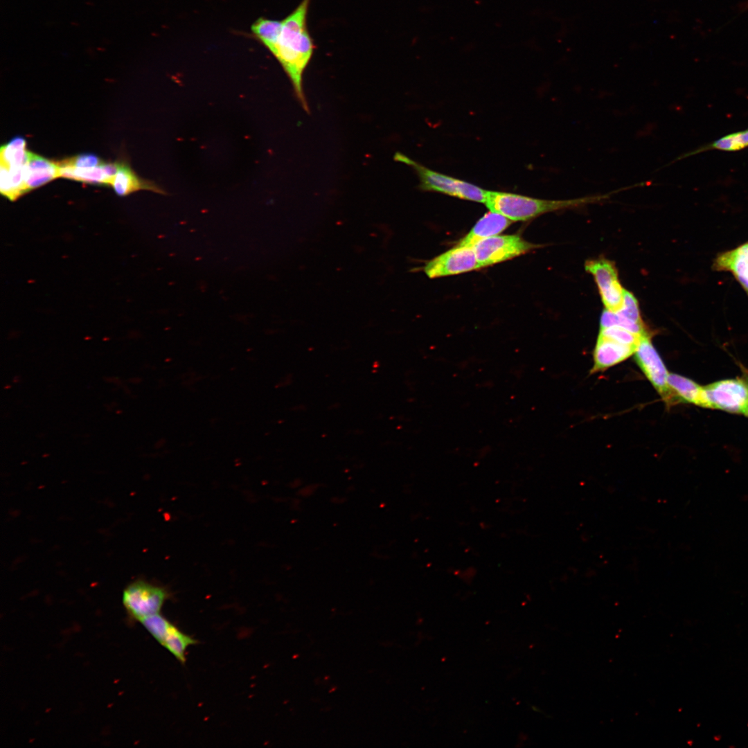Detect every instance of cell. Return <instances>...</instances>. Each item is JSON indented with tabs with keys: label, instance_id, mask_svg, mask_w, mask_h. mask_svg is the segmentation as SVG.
<instances>
[{
	"label": "cell",
	"instance_id": "obj_1",
	"mask_svg": "<svg viewBox=\"0 0 748 748\" xmlns=\"http://www.w3.org/2000/svg\"><path fill=\"white\" fill-rule=\"evenodd\" d=\"M310 2L311 0H302L281 20L276 44L270 52L280 64L301 106L308 112L309 108L303 89V75L315 48L307 25Z\"/></svg>",
	"mask_w": 748,
	"mask_h": 748
},
{
	"label": "cell",
	"instance_id": "obj_2",
	"mask_svg": "<svg viewBox=\"0 0 748 748\" xmlns=\"http://www.w3.org/2000/svg\"><path fill=\"white\" fill-rule=\"evenodd\" d=\"M615 192L571 199L551 200L487 190L485 204L490 211L500 213L513 222L527 221L546 213L597 203L608 199Z\"/></svg>",
	"mask_w": 748,
	"mask_h": 748
},
{
	"label": "cell",
	"instance_id": "obj_3",
	"mask_svg": "<svg viewBox=\"0 0 748 748\" xmlns=\"http://www.w3.org/2000/svg\"><path fill=\"white\" fill-rule=\"evenodd\" d=\"M394 159L411 166L414 170L419 178V187L422 190L437 192L461 199L485 204L487 190L466 181L431 170L400 152L395 153Z\"/></svg>",
	"mask_w": 748,
	"mask_h": 748
},
{
	"label": "cell",
	"instance_id": "obj_4",
	"mask_svg": "<svg viewBox=\"0 0 748 748\" xmlns=\"http://www.w3.org/2000/svg\"><path fill=\"white\" fill-rule=\"evenodd\" d=\"M541 247L519 235H497L479 240L472 246L480 268L512 259Z\"/></svg>",
	"mask_w": 748,
	"mask_h": 748
},
{
	"label": "cell",
	"instance_id": "obj_5",
	"mask_svg": "<svg viewBox=\"0 0 748 748\" xmlns=\"http://www.w3.org/2000/svg\"><path fill=\"white\" fill-rule=\"evenodd\" d=\"M636 364L667 406L675 404L668 384L669 373L652 344L650 335L641 337L634 352Z\"/></svg>",
	"mask_w": 748,
	"mask_h": 748
},
{
	"label": "cell",
	"instance_id": "obj_6",
	"mask_svg": "<svg viewBox=\"0 0 748 748\" xmlns=\"http://www.w3.org/2000/svg\"><path fill=\"white\" fill-rule=\"evenodd\" d=\"M168 596L165 589L144 581L128 585L123 591V603L128 614L134 620L159 614Z\"/></svg>",
	"mask_w": 748,
	"mask_h": 748
},
{
	"label": "cell",
	"instance_id": "obj_7",
	"mask_svg": "<svg viewBox=\"0 0 748 748\" xmlns=\"http://www.w3.org/2000/svg\"><path fill=\"white\" fill-rule=\"evenodd\" d=\"M708 408L745 414L748 408V380L727 379L704 386Z\"/></svg>",
	"mask_w": 748,
	"mask_h": 748
},
{
	"label": "cell",
	"instance_id": "obj_8",
	"mask_svg": "<svg viewBox=\"0 0 748 748\" xmlns=\"http://www.w3.org/2000/svg\"><path fill=\"white\" fill-rule=\"evenodd\" d=\"M585 268L593 276L605 308L618 311L623 303L624 289L615 264L606 258H598L587 260Z\"/></svg>",
	"mask_w": 748,
	"mask_h": 748
},
{
	"label": "cell",
	"instance_id": "obj_9",
	"mask_svg": "<svg viewBox=\"0 0 748 748\" xmlns=\"http://www.w3.org/2000/svg\"><path fill=\"white\" fill-rule=\"evenodd\" d=\"M479 268L480 266L472 247L456 245L428 261L422 269L427 277L435 278L465 273Z\"/></svg>",
	"mask_w": 748,
	"mask_h": 748
},
{
	"label": "cell",
	"instance_id": "obj_10",
	"mask_svg": "<svg viewBox=\"0 0 748 748\" xmlns=\"http://www.w3.org/2000/svg\"><path fill=\"white\" fill-rule=\"evenodd\" d=\"M636 348L599 335L594 350L591 373L604 371L634 354Z\"/></svg>",
	"mask_w": 748,
	"mask_h": 748
},
{
	"label": "cell",
	"instance_id": "obj_11",
	"mask_svg": "<svg viewBox=\"0 0 748 748\" xmlns=\"http://www.w3.org/2000/svg\"><path fill=\"white\" fill-rule=\"evenodd\" d=\"M712 267L718 271L731 273L748 296V241L718 254Z\"/></svg>",
	"mask_w": 748,
	"mask_h": 748
},
{
	"label": "cell",
	"instance_id": "obj_12",
	"mask_svg": "<svg viewBox=\"0 0 748 748\" xmlns=\"http://www.w3.org/2000/svg\"><path fill=\"white\" fill-rule=\"evenodd\" d=\"M57 177H60L57 161H50L30 152L24 172L26 193L40 187Z\"/></svg>",
	"mask_w": 748,
	"mask_h": 748
},
{
	"label": "cell",
	"instance_id": "obj_13",
	"mask_svg": "<svg viewBox=\"0 0 748 748\" xmlns=\"http://www.w3.org/2000/svg\"><path fill=\"white\" fill-rule=\"evenodd\" d=\"M513 222L500 213L490 211L477 221L456 245L472 247L479 240L499 235Z\"/></svg>",
	"mask_w": 748,
	"mask_h": 748
},
{
	"label": "cell",
	"instance_id": "obj_14",
	"mask_svg": "<svg viewBox=\"0 0 748 748\" xmlns=\"http://www.w3.org/2000/svg\"><path fill=\"white\" fill-rule=\"evenodd\" d=\"M668 384L675 404L691 403L708 408L704 386L682 375L669 373Z\"/></svg>",
	"mask_w": 748,
	"mask_h": 748
},
{
	"label": "cell",
	"instance_id": "obj_15",
	"mask_svg": "<svg viewBox=\"0 0 748 748\" xmlns=\"http://www.w3.org/2000/svg\"><path fill=\"white\" fill-rule=\"evenodd\" d=\"M110 186L116 193L120 196H125L140 190H148L161 194L165 193L156 184L139 177L129 166L122 162H121L118 170L112 179Z\"/></svg>",
	"mask_w": 748,
	"mask_h": 748
},
{
	"label": "cell",
	"instance_id": "obj_16",
	"mask_svg": "<svg viewBox=\"0 0 748 748\" xmlns=\"http://www.w3.org/2000/svg\"><path fill=\"white\" fill-rule=\"evenodd\" d=\"M57 162L60 177L98 185H110L112 181L105 170L104 162L93 168H77L64 164L61 161Z\"/></svg>",
	"mask_w": 748,
	"mask_h": 748
},
{
	"label": "cell",
	"instance_id": "obj_17",
	"mask_svg": "<svg viewBox=\"0 0 748 748\" xmlns=\"http://www.w3.org/2000/svg\"><path fill=\"white\" fill-rule=\"evenodd\" d=\"M746 148H748V128L725 135L711 143L702 145L695 150L681 155L677 159L686 158L711 150L734 152Z\"/></svg>",
	"mask_w": 748,
	"mask_h": 748
},
{
	"label": "cell",
	"instance_id": "obj_18",
	"mask_svg": "<svg viewBox=\"0 0 748 748\" xmlns=\"http://www.w3.org/2000/svg\"><path fill=\"white\" fill-rule=\"evenodd\" d=\"M24 166L0 165V191L11 201L26 193L24 178Z\"/></svg>",
	"mask_w": 748,
	"mask_h": 748
},
{
	"label": "cell",
	"instance_id": "obj_19",
	"mask_svg": "<svg viewBox=\"0 0 748 748\" xmlns=\"http://www.w3.org/2000/svg\"><path fill=\"white\" fill-rule=\"evenodd\" d=\"M30 151L26 149V141L21 136L12 139L0 150V165L6 166H24L28 161Z\"/></svg>",
	"mask_w": 748,
	"mask_h": 748
},
{
	"label": "cell",
	"instance_id": "obj_20",
	"mask_svg": "<svg viewBox=\"0 0 748 748\" xmlns=\"http://www.w3.org/2000/svg\"><path fill=\"white\" fill-rule=\"evenodd\" d=\"M281 29V20L258 18L251 26L254 37L271 52L276 44Z\"/></svg>",
	"mask_w": 748,
	"mask_h": 748
},
{
	"label": "cell",
	"instance_id": "obj_21",
	"mask_svg": "<svg viewBox=\"0 0 748 748\" xmlns=\"http://www.w3.org/2000/svg\"><path fill=\"white\" fill-rule=\"evenodd\" d=\"M197 643V641L195 639L186 634L172 624L162 645L172 653L178 661L184 664L186 649L188 646Z\"/></svg>",
	"mask_w": 748,
	"mask_h": 748
},
{
	"label": "cell",
	"instance_id": "obj_22",
	"mask_svg": "<svg viewBox=\"0 0 748 748\" xmlns=\"http://www.w3.org/2000/svg\"><path fill=\"white\" fill-rule=\"evenodd\" d=\"M140 622L150 634L161 645L172 625L169 621L159 614L148 616L142 619Z\"/></svg>",
	"mask_w": 748,
	"mask_h": 748
},
{
	"label": "cell",
	"instance_id": "obj_23",
	"mask_svg": "<svg viewBox=\"0 0 748 748\" xmlns=\"http://www.w3.org/2000/svg\"><path fill=\"white\" fill-rule=\"evenodd\" d=\"M599 335L636 348L643 337L618 326L600 328Z\"/></svg>",
	"mask_w": 748,
	"mask_h": 748
},
{
	"label": "cell",
	"instance_id": "obj_24",
	"mask_svg": "<svg viewBox=\"0 0 748 748\" xmlns=\"http://www.w3.org/2000/svg\"><path fill=\"white\" fill-rule=\"evenodd\" d=\"M621 317L639 325H645L640 312L639 305L636 298L630 292L624 289L623 303L621 308L616 311Z\"/></svg>",
	"mask_w": 748,
	"mask_h": 748
},
{
	"label": "cell",
	"instance_id": "obj_25",
	"mask_svg": "<svg viewBox=\"0 0 748 748\" xmlns=\"http://www.w3.org/2000/svg\"><path fill=\"white\" fill-rule=\"evenodd\" d=\"M61 161L64 164L77 168H93L104 162L98 156L90 153L78 154Z\"/></svg>",
	"mask_w": 748,
	"mask_h": 748
},
{
	"label": "cell",
	"instance_id": "obj_26",
	"mask_svg": "<svg viewBox=\"0 0 748 748\" xmlns=\"http://www.w3.org/2000/svg\"><path fill=\"white\" fill-rule=\"evenodd\" d=\"M745 415H746V416H748V408H747V411H746V412H745Z\"/></svg>",
	"mask_w": 748,
	"mask_h": 748
},
{
	"label": "cell",
	"instance_id": "obj_27",
	"mask_svg": "<svg viewBox=\"0 0 748 748\" xmlns=\"http://www.w3.org/2000/svg\"><path fill=\"white\" fill-rule=\"evenodd\" d=\"M745 8L748 9V3L745 5Z\"/></svg>",
	"mask_w": 748,
	"mask_h": 748
}]
</instances>
